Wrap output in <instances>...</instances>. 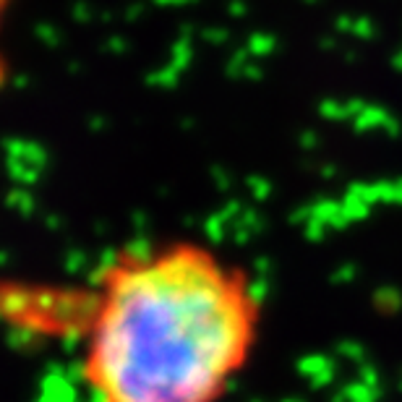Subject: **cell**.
I'll return each mask as SVG.
<instances>
[{
	"label": "cell",
	"instance_id": "1",
	"mask_svg": "<svg viewBox=\"0 0 402 402\" xmlns=\"http://www.w3.org/2000/svg\"><path fill=\"white\" fill-rule=\"evenodd\" d=\"M264 316L256 275L217 246L128 243L68 282L58 402H222L256 358Z\"/></svg>",
	"mask_w": 402,
	"mask_h": 402
},
{
	"label": "cell",
	"instance_id": "2",
	"mask_svg": "<svg viewBox=\"0 0 402 402\" xmlns=\"http://www.w3.org/2000/svg\"><path fill=\"white\" fill-rule=\"evenodd\" d=\"M14 5L16 0H0V92L8 86V79H11V60L5 53V29L14 14Z\"/></svg>",
	"mask_w": 402,
	"mask_h": 402
}]
</instances>
